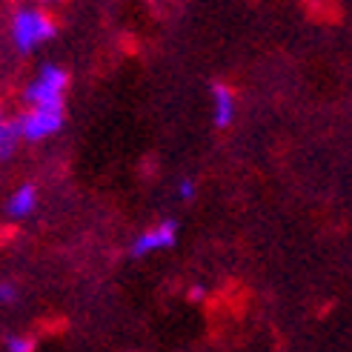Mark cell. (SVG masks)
<instances>
[{"label": "cell", "mask_w": 352, "mask_h": 352, "mask_svg": "<svg viewBox=\"0 0 352 352\" xmlns=\"http://www.w3.org/2000/svg\"><path fill=\"white\" fill-rule=\"evenodd\" d=\"M49 38H55V21L43 9H17L12 14V43L21 52H32Z\"/></svg>", "instance_id": "6da1fadb"}, {"label": "cell", "mask_w": 352, "mask_h": 352, "mask_svg": "<svg viewBox=\"0 0 352 352\" xmlns=\"http://www.w3.org/2000/svg\"><path fill=\"white\" fill-rule=\"evenodd\" d=\"M69 86L66 69L58 63H43L38 78L26 86V103L32 107H63V92Z\"/></svg>", "instance_id": "7a4b0ae2"}, {"label": "cell", "mask_w": 352, "mask_h": 352, "mask_svg": "<svg viewBox=\"0 0 352 352\" xmlns=\"http://www.w3.org/2000/svg\"><path fill=\"white\" fill-rule=\"evenodd\" d=\"M14 120H17V129H21V138L34 144V140H46L55 132H60L63 107H32Z\"/></svg>", "instance_id": "3957f363"}, {"label": "cell", "mask_w": 352, "mask_h": 352, "mask_svg": "<svg viewBox=\"0 0 352 352\" xmlns=\"http://www.w3.org/2000/svg\"><path fill=\"white\" fill-rule=\"evenodd\" d=\"M175 241H178V223L175 221H164L152 226V230L140 232L132 243V258H144V255H152L157 250H169V246H175Z\"/></svg>", "instance_id": "277c9868"}, {"label": "cell", "mask_w": 352, "mask_h": 352, "mask_svg": "<svg viewBox=\"0 0 352 352\" xmlns=\"http://www.w3.org/2000/svg\"><path fill=\"white\" fill-rule=\"evenodd\" d=\"M235 118V92L230 89L226 83L215 80L212 83V120H215V126H230Z\"/></svg>", "instance_id": "5b68a950"}, {"label": "cell", "mask_w": 352, "mask_h": 352, "mask_svg": "<svg viewBox=\"0 0 352 352\" xmlns=\"http://www.w3.org/2000/svg\"><path fill=\"white\" fill-rule=\"evenodd\" d=\"M34 206H38V189H34L32 184H23L17 192H12V198H9V215L14 218H26L34 212Z\"/></svg>", "instance_id": "8992f818"}, {"label": "cell", "mask_w": 352, "mask_h": 352, "mask_svg": "<svg viewBox=\"0 0 352 352\" xmlns=\"http://www.w3.org/2000/svg\"><path fill=\"white\" fill-rule=\"evenodd\" d=\"M17 146H21L17 120H0V161H9Z\"/></svg>", "instance_id": "52a82bcc"}, {"label": "cell", "mask_w": 352, "mask_h": 352, "mask_svg": "<svg viewBox=\"0 0 352 352\" xmlns=\"http://www.w3.org/2000/svg\"><path fill=\"white\" fill-rule=\"evenodd\" d=\"M6 352H34V341L29 336H12L6 338Z\"/></svg>", "instance_id": "ba28073f"}, {"label": "cell", "mask_w": 352, "mask_h": 352, "mask_svg": "<svg viewBox=\"0 0 352 352\" xmlns=\"http://www.w3.org/2000/svg\"><path fill=\"white\" fill-rule=\"evenodd\" d=\"M192 195H195V181H192V178H184V181L178 184V198H181V201H189Z\"/></svg>", "instance_id": "9c48e42d"}, {"label": "cell", "mask_w": 352, "mask_h": 352, "mask_svg": "<svg viewBox=\"0 0 352 352\" xmlns=\"http://www.w3.org/2000/svg\"><path fill=\"white\" fill-rule=\"evenodd\" d=\"M0 301H3V304H14L17 301V287L14 284H0Z\"/></svg>", "instance_id": "30bf717a"}, {"label": "cell", "mask_w": 352, "mask_h": 352, "mask_svg": "<svg viewBox=\"0 0 352 352\" xmlns=\"http://www.w3.org/2000/svg\"><path fill=\"white\" fill-rule=\"evenodd\" d=\"M186 295H189V301H195V304H201V301H204V298H206V287L195 284V287H192V289H189Z\"/></svg>", "instance_id": "8fae6325"}, {"label": "cell", "mask_w": 352, "mask_h": 352, "mask_svg": "<svg viewBox=\"0 0 352 352\" xmlns=\"http://www.w3.org/2000/svg\"><path fill=\"white\" fill-rule=\"evenodd\" d=\"M0 120H3V115H0Z\"/></svg>", "instance_id": "7c38bea8"}]
</instances>
